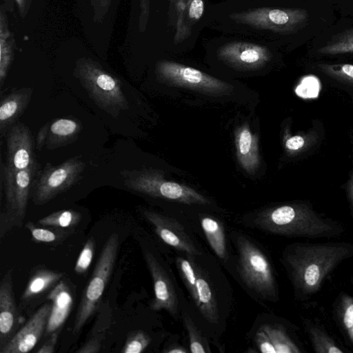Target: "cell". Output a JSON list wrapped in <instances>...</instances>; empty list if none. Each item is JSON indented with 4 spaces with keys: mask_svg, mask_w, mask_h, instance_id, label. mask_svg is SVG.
<instances>
[{
    "mask_svg": "<svg viewBox=\"0 0 353 353\" xmlns=\"http://www.w3.org/2000/svg\"><path fill=\"white\" fill-rule=\"evenodd\" d=\"M270 337L276 353H301L303 350L292 339L285 329L279 324H265L261 327Z\"/></svg>",
    "mask_w": 353,
    "mask_h": 353,
    "instance_id": "obj_27",
    "label": "cell"
},
{
    "mask_svg": "<svg viewBox=\"0 0 353 353\" xmlns=\"http://www.w3.org/2000/svg\"><path fill=\"white\" fill-rule=\"evenodd\" d=\"M48 131V125L46 124L38 132L35 143V146L38 150H40L43 147L47 138Z\"/></svg>",
    "mask_w": 353,
    "mask_h": 353,
    "instance_id": "obj_43",
    "label": "cell"
},
{
    "mask_svg": "<svg viewBox=\"0 0 353 353\" xmlns=\"http://www.w3.org/2000/svg\"><path fill=\"white\" fill-rule=\"evenodd\" d=\"M204 2L203 0H188L185 7V16L189 22L194 24L203 16Z\"/></svg>",
    "mask_w": 353,
    "mask_h": 353,
    "instance_id": "obj_39",
    "label": "cell"
},
{
    "mask_svg": "<svg viewBox=\"0 0 353 353\" xmlns=\"http://www.w3.org/2000/svg\"><path fill=\"white\" fill-rule=\"evenodd\" d=\"M36 163L23 170L3 168V183L7 214L15 224L26 215L28 201L35 175Z\"/></svg>",
    "mask_w": 353,
    "mask_h": 353,
    "instance_id": "obj_10",
    "label": "cell"
},
{
    "mask_svg": "<svg viewBox=\"0 0 353 353\" xmlns=\"http://www.w3.org/2000/svg\"><path fill=\"white\" fill-rule=\"evenodd\" d=\"M333 307L336 324L346 341L353 345V296L345 292H341Z\"/></svg>",
    "mask_w": 353,
    "mask_h": 353,
    "instance_id": "obj_21",
    "label": "cell"
},
{
    "mask_svg": "<svg viewBox=\"0 0 353 353\" xmlns=\"http://www.w3.org/2000/svg\"><path fill=\"white\" fill-rule=\"evenodd\" d=\"M183 321L189 336L190 352L193 353L210 352V350L205 339L201 336L191 318L185 314L183 316Z\"/></svg>",
    "mask_w": 353,
    "mask_h": 353,
    "instance_id": "obj_35",
    "label": "cell"
},
{
    "mask_svg": "<svg viewBox=\"0 0 353 353\" xmlns=\"http://www.w3.org/2000/svg\"><path fill=\"white\" fill-rule=\"evenodd\" d=\"M18 5L20 13L22 15L25 10V1L24 0H15Z\"/></svg>",
    "mask_w": 353,
    "mask_h": 353,
    "instance_id": "obj_46",
    "label": "cell"
},
{
    "mask_svg": "<svg viewBox=\"0 0 353 353\" xmlns=\"http://www.w3.org/2000/svg\"><path fill=\"white\" fill-rule=\"evenodd\" d=\"M32 94L31 88H22L6 96L0 105V130L1 134L15 124L17 119L28 104Z\"/></svg>",
    "mask_w": 353,
    "mask_h": 353,
    "instance_id": "obj_19",
    "label": "cell"
},
{
    "mask_svg": "<svg viewBox=\"0 0 353 353\" xmlns=\"http://www.w3.org/2000/svg\"><path fill=\"white\" fill-rule=\"evenodd\" d=\"M90 2L94 21L101 23L109 10L112 0H90Z\"/></svg>",
    "mask_w": 353,
    "mask_h": 353,
    "instance_id": "obj_40",
    "label": "cell"
},
{
    "mask_svg": "<svg viewBox=\"0 0 353 353\" xmlns=\"http://www.w3.org/2000/svg\"><path fill=\"white\" fill-rule=\"evenodd\" d=\"M111 317L110 309L103 307L86 341L77 351L78 353H97L99 352L102 341L110 327Z\"/></svg>",
    "mask_w": 353,
    "mask_h": 353,
    "instance_id": "obj_23",
    "label": "cell"
},
{
    "mask_svg": "<svg viewBox=\"0 0 353 353\" xmlns=\"http://www.w3.org/2000/svg\"><path fill=\"white\" fill-rule=\"evenodd\" d=\"M51 301L45 335L49 336L54 332H59L72 310L74 303V292L70 284L65 279H61L48 294Z\"/></svg>",
    "mask_w": 353,
    "mask_h": 353,
    "instance_id": "obj_17",
    "label": "cell"
},
{
    "mask_svg": "<svg viewBox=\"0 0 353 353\" xmlns=\"http://www.w3.org/2000/svg\"><path fill=\"white\" fill-rule=\"evenodd\" d=\"M125 185L130 190L184 204L206 205L209 200L194 189L181 183L166 180L159 172L143 170L127 172Z\"/></svg>",
    "mask_w": 353,
    "mask_h": 353,
    "instance_id": "obj_6",
    "label": "cell"
},
{
    "mask_svg": "<svg viewBox=\"0 0 353 353\" xmlns=\"http://www.w3.org/2000/svg\"><path fill=\"white\" fill-rule=\"evenodd\" d=\"M197 279L196 289L199 298L197 307L203 317L211 323H216L219 320L216 303L210 285L196 266Z\"/></svg>",
    "mask_w": 353,
    "mask_h": 353,
    "instance_id": "obj_24",
    "label": "cell"
},
{
    "mask_svg": "<svg viewBox=\"0 0 353 353\" xmlns=\"http://www.w3.org/2000/svg\"><path fill=\"white\" fill-rule=\"evenodd\" d=\"M317 52L321 54L334 55L353 52V29L346 30L334 37Z\"/></svg>",
    "mask_w": 353,
    "mask_h": 353,
    "instance_id": "obj_31",
    "label": "cell"
},
{
    "mask_svg": "<svg viewBox=\"0 0 353 353\" xmlns=\"http://www.w3.org/2000/svg\"><path fill=\"white\" fill-rule=\"evenodd\" d=\"M304 325L314 352L343 353L346 352L328 334L323 326L310 320H305Z\"/></svg>",
    "mask_w": 353,
    "mask_h": 353,
    "instance_id": "obj_22",
    "label": "cell"
},
{
    "mask_svg": "<svg viewBox=\"0 0 353 353\" xmlns=\"http://www.w3.org/2000/svg\"><path fill=\"white\" fill-rule=\"evenodd\" d=\"M169 1H171V2H175V1H176L177 0H169Z\"/></svg>",
    "mask_w": 353,
    "mask_h": 353,
    "instance_id": "obj_47",
    "label": "cell"
},
{
    "mask_svg": "<svg viewBox=\"0 0 353 353\" xmlns=\"http://www.w3.org/2000/svg\"><path fill=\"white\" fill-rule=\"evenodd\" d=\"M156 74L163 82L210 94H223L230 85L196 68L172 61L157 63Z\"/></svg>",
    "mask_w": 353,
    "mask_h": 353,
    "instance_id": "obj_8",
    "label": "cell"
},
{
    "mask_svg": "<svg viewBox=\"0 0 353 353\" xmlns=\"http://www.w3.org/2000/svg\"><path fill=\"white\" fill-rule=\"evenodd\" d=\"M229 17L237 23L255 29L286 34L303 28L307 23L308 13L302 8L262 7L233 12Z\"/></svg>",
    "mask_w": 353,
    "mask_h": 353,
    "instance_id": "obj_7",
    "label": "cell"
},
{
    "mask_svg": "<svg viewBox=\"0 0 353 353\" xmlns=\"http://www.w3.org/2000/svg\"><path fill=\"white\" fill-rule=\"evenodd\" d=\"M62 272L48 269L36 270L30 276L21 299L28 302L54 288L63 277Z\"/></svg>",
    "mask_w": 353,
    "mask_h": 353,
    "instance_id": "obj_20",
    "label": "cell"
},
{
    "mask_svg": "<svg viewBox=\"0 0 353 353\" xmlns=\"http://www.w3.org/2000/svg\"><path fill=\"white\" fill-rule=\"evenodd\" d=\"M80 131V125L74 120L71 119H59L54 121L50 125L49 132L52 135L50 140L52 143L57 141H65L70 140L72 137L76 136Z\"/></svg>",
    "mask_w": 353,
    "mask_h": 353,
    "instance_id": "obj_32",
    "label": "cell"
},
{
    "mask_svg": "<svg viewBox=\"0 0 353 353\" xmlns=\"http://www.w3.org/2000/svg\"><path fill=\"white\" fill-rule=\"evenodd\" d=\"M144 258L154 285V297L150 304L151 309L155 311L165 310L175 317L177 315L178 301L171 280L150 252L145 251Z\"/></svg>",
    "mask_w": 353,
    "mask_h": 353,
    "instance_id": "obj_12",
    "label": "cell"
},
{
    "mask_svg": "<svg viewBox=\"0 0 353 353\" xmlns=\"http://www.w3.org/2000/svg\"><path fill=\"white\" fill-rule=\"evenodd\" d=\"M143 215L166 244L191 256L200 254L183 225L177 221L150 210H144Z\"/></svg>",
    "mask_w": 353,
    "mask_h": 353,
    "instance_id": "obj_14",
    "label": "cell"
},
{
    "mask_svg": "<svg viewBox=\"0 0 353 353\" xmlns=\"http://www.w3.org/2000/svg\"><path fill=\"white\" fill-rule=\"evenodd\" d=\"M353 256V242H296L283 250L281 262L294 294L306 301L317 294L325 280L344 261Z\"/></svg>",
    "mask_w": 353,
    "mask_h": 353,
    "instance_id": "obj_1",
    "label": "cell"
},
{
    "mask_svg": "<svg viewBox=\"0 0 353 353\" xmlns=\"http://www.w3.org/2000/svg\"><path fill=\"white\" fill-rule=\"evenodd\" d=\"M85 163L77 158L57 165H47L34 183L32 196L37 205L44 204L70 188L79 178Z\"/></svg>",
    "mask_w": 353,
    "mask_h": 353,
    "instance_id": "obj_9",
    "label": "cell"
},
{
    "mask_svg": "<svg viewBox=\"0 0 353 353\" xmlns=\"http://www.w3.org/2000/svg\"><path fill=\"white\" fill-rule=\"evenodd\" d=\"M35 163L34 140L29 128L16 123L7 132V164L12 170H23Z\"/></svg>",
    "mask_w": 353,
    "mask_h": 353,
    "instance_id": "obj_15",
    "label": "cell"
},
{
    "mask_svg": "<svg viewBox=\"0 0 353 353\" xmlns=\"http://www.w3.org/2000/svg\"><path fill=\"white\" fill-rule=\"evenodd\" d=\"M236 245L239 271L245 285L265 299L276 301V283L265 254L245 236H239Z\"/></svg>",
    "mask_w": 353,
    "mask_h": 353,
    "instance_id": "obj_4",
    "label": "cell"
},
{
    "mask_svg": "<svg viewBox=\"0 0 353 353\" xmlns=\"http://www.w3.org/2000/svg\"><path fill=\"white\" fill-rule=\"evenodd\" d=\"M151 342L150 336L143 330L132 332L121 350L123 353L143 352Z\"/></svg>",
    "mask_w": 353,
    "mask_h": 353,
    "instance_id": "obj_36",
    "label": "cell"
},
{
    "mask_svg": "<svg viewBox=\"0 0 353 353\" xmlns=\"http://www.w3.org/2000/svg\"><path fill=\"white\" fill-rule=\"evenodd\" d=\"M163 352L166 353H187L188 350L179 345L173 344L169 346Z\"/></svg>",
    "mask_w": 353,
    "mask_h": 353,
    "instance_id": "obj_45",
    "label": "cell"
},
{
    "mask_svg": "<svg viewBox=\"0 0 353 353\" xmlns=\"http://www.w3.org/2000/svg\"><path fill=\"white\" fill-rule=\"evenodd\" d=\"M252 225L274 234L309 239L334 238L345 230L343 223L318 213L305 202L263 210L255 216Z\"/></svg>",
    "mask_w": 353,
    "mask_h": 353,
    "instance_id": "obj_2",
    "label": "cell"
},
{
    "mask_svg": "<svg viewBox=\"0 0 353 353\" xmlns=\"http://www.w3.org/2000/svg\"><path fill=\"white\" fill-rule=\"evenodd\" d=\"M201 224L206 239L214 251L221 259L226 257V241L224 228L216 219L204 216Z\"/></svg>",
    "mask_w": 353,
    "mask_h": 353,
    "instance_id": "obj_26",
    "label": "cell"
},
{
    "mask_svg": "<svg viewBox=\"0 0 353 353\" xmlns=\"http://www.w3.org/2000/svg\"><path fill=\"white\" fill-rule=\"evenodd\" d=\"M235 144L239 164L248 174H254L260 163L258 139L247 124L237 129Z\"/></svg>",
    "mask_w": 353,
    "mask_h": 353,
    "instance_id": "obj_18",
    "label": "cell"
},
{
    "mask_svg": "<svg viewBox=\"0 0 353 353\" xmlns=\"http://www.w3.org/2000/svg\"><path fill=\"white\" fill-rule=\"evenodd\" d=\"M256 344L262 353H276L275 347L265 331L260 328L255 336Z\"/></svg>",
    "mask_w": 353,
    "mask_h": 353,
    "instance_id": "obj_41",
    "label": "cell"
},
{
    "mask_svg": "<svg viewBox=\"0 0 353 353\" xmlns=\"http://www.w3.org/2000/svg\"><path fill=\"white\" fill-rule=\"evenodd\" d=\"M188 0H177L176 2V30L174 37V43L183 41L191 34V27L185 19V7Z\"/></svg>",
    "mask_w": 353,
    "mask_h": 353,
    "instance_id": "obj_37",
    "label": "cell"
},
{
    "mask_svg": "<svg viewBox=\"0 0 353 353\" xmlns=\"http://www.w3.org/2000/svg\"><path fill=\"white\" fill-rule=\"evenodd\" d=\"M14 39L9 31L7 17L1 10L0 14V82L1 86L6 78L13 59Z\"/></svg>",
    "mask_w": 353,
    "mask_h": 353,
    "instance_id": "obj_25",
    "label": "cell"
},
{
    "mask_svg": "<svg viewBox=\"0 0 353 353\" xmlns=\"http://www.w3.org/2000/svg\"><path fill=\"white\" fill-rule=\"evenodd\" d=\"M59 332H54L48 336L44 343L36 351L37 353H53L57 343Z\"/></svg>",
    "mask_w": 353,
    "mask_h": 353,
    "instance_id": "obj_42",
    "label": "cell"
},
{
    "mask_svg": "<svg viewBox=\"0 0 353 353\" xmlns=\"http://www.w3.org/2000/svg\"><path fill=\"white\" fill-rule=\"evenodd\" d=\"M347 196L350 203L351 215L353 219V171L347 185Z\"/></svg>",
    "mask_w": 353,
    "mask_h": 353,
    "instance_id": "obj_44",
    "label": "cell"
},
{
    "mask_svg": "<svg viewBox=\"0 0 353 353\" xmlns=\"http://www.w3.org/2000/svg\"><path fill=\"white\" fill-rule=\"evenodd\" d=\"M95 246L93 238L88 239L76 261L74 268L75 273L82 274L88 270L94 255Z\"/></svg>",
    "mask_w": 353,
    "mask_h": 353,
    "instance_id": "obj_38",
    "label": "cell"
},
{
    "mask_svg": "<svg viewBox=\"0 0 353 353\" xmlns=\"http://www.w3.org/2000/svg\"><path fill=\"white\" fill-rule=\"evenodd\" d=\"M119 236L111 234L105 242L92 276L85 288L74 319L72 332L77 334L99 306L116 261Z\"/></svg>",
    "mask_w": 353,
    "mask_h": 353,
    "instance_id": "obj_5",
    "label": "cell"
},
{
    "mask_svg": "<svg viewBox=\"0 0 353 353\" xmlns=\"http://www.w3.org/2000/svg\"><path fill=\"white\" fill-rule=\"evenodd\" d=\"M21 323L14 295L12 270H9L0 284V348L14 336Z\"/></svg>",
    "mask_w": 353,
    "mask_h": 353,
    "instance_id": "obj_16",
    "label": "cell"
},
{
    "mask_svg": "<svg viewBox=\"0 0 353 353\" xmlns=\"http://www.w3.org/2000/svg\"><path fill=\"white\" fill-rule=\"evenodd\" d=\"M74 72L89 95L110 114L115 115L128 107L120 81L96 61L79 59Z\"/></svg>",
    "mask_w": 353,
    "mask_h": 353,
    "instance_id": "obj_3",
    "label": "cell"
},
{
    "mask_svg": "<svg viewBox=\"0 0 353 353\" xmlns=\"http://www.w3.org/2000/svg\"><path fill=\"white\" fill-rule=\"evenodd\" d=\"M26 227L30 231L32 239L35 242L43 243H60L65 239L72 232V230L38 227L32 222L27 223Z\"/></svg>",
    "mask_w": 353,
    "mask_h": 353,
    "instance_id": "obj_30",
    "label": "cell"
},
{
    "mask_svg": "<svg viewBox=\"0 0 353 353\" xmlns=\"http://www.w3.org/2000/svg\"><path fill=\"white\" fill-rule=\"evenodd\" d=\"M318 139V135L314 130L290 134L286 132L283 139L284 148L290 155L299 154L312 147Z\"/></svg>",
    "mask_w": 353,
    "mask_h": 353,
    "instance_id": "obj_29",
    "label": "cell"
},
{
    "mask_svg": "<svg viewBox=\"0 0 353 353\" xmlns=\"http://www.w3.org/2000/svg\"><path fill=\"white\" fill-rule=\"evenodd\" d=\"M50 310V303L39 307L10 341L0 348V353H27L31 351L46 331Z\"/></svg>",
    "mask_w": 353,
    "mask_h": 353,
    "instance_id": "obj_13",
    "label": "cell"
},
{
    "mask_svg": "<svg viewBox=\"0 0 353 353\" xmlns=\"http://www.w3.org/2000/svg\"><path fill=\"white\" fill-rule=\"evenodd\" d=\"M317 68L338 81L353 85V65L350 63H320Z\"/></svg>",
    "mask_w": 353,
    "mask_h": 353,
    "instance_id": "obj_34",
    "label": "cell"
},
{
    "mask_svg": "<svg viewBox=\"0 0 353 353\" xmlns=\"http://www.w3.org/2000/svg\"><path fill=\"white\" fill-rule=\"evenodd\" d=\"M177 267L183 278L185 286L196 306L199 305V298L196 289V265L191 261L182 257L176 260Z\"/></svg>",
    "mask_w": 353,
    "mask_h": 353,
    "instance_id": "obj_33",
    "label": "cell"
},
{
    "mask_svg": "<svg viewBox=\"0 0 353 353\" xmlns=\"http://www.w3.org/2000/svg\"><path fill=\"white\" fill-rule=\"evenodd\" d=\"M217 57L234 68L248 70L263 67L270 61L272 54L267 47L257 43L232 41L221 46Z\"/></svg>",
    "mask_w": 353,
    "mask_h": 353,
    "instance_id": "obj_11",
    "label": "cell"
},
{
    "mask_svg": "<svg viewBox=\"0 0 353 353\" xmlns=\"http://www.w3.org/2000/svg\"><path fill=\"white\" fill-rule=\"evenodd\" d=\"M81 215L73 210L54 212L40 219L38 224L44 227L71 230L80 221Z\"/></svg>",
    "mask_w": 353,
    "mask_h": 353,
    "instance_id": "obj_28",
    "label": "cell"
}]
</instances>
